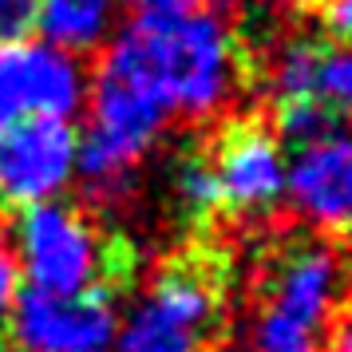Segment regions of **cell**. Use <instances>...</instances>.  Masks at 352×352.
<instances>
[{
  "label": "cell",
  "instance_id": "1",
  "mask_svg": "<svg viewBox=\"0 0 352 352\" xmlns=\"http://www.w3.org/2000/svg\"><path fill=\"white\" fill-rule=\"evenodd\" d=\"M107 56L151 83L170 119H210L238 87V40L206 8L127 20L107 40Z\"/></svg>",
  "mask_w": 352,
  "mask_h": 352
},
{
  "label": "cell",
  "instance_id": "2",
  "mask_svg": "<svg viewBox=\"0 0 352 352\" xmlns=\"http://www.w3.org/2000/svg\"><path fill=\"white\" fill-rule=\"evenodd\" d=\"M87 127L80 131L76 178L87 182L96 198H115L127 190L135 166L151 155L170 123V111L127 64L103 52L96 80L87 83Z\"/></svg>",
  "mask_w": 352,
  "mask_h": 352
},
{
  "label": "cell",
  "instance_id": "3",
  "mask_svg": "<svg viewBox=\"0 0 352 352\" xmlns=\"http://www.w3.org/2000/svg\"><path fill=\"white\" fill-rule=\"evenodd\" d=\"M218 309L222 293L206 265H166L127 317H119L111 352H206L218 329Z\"/></svg>",
  "mask_w": 352,
  "mask_h": 352
},
{
  "label": "cell",
  "instance_id": "4",
  "mask_svg": "<svg viewBox=\"0 0 352 352\" xmlns=\"http://www.w3.org/2000/svg\"><path fill=\"white\" fill-rule=\"evenodd\" d=\"M20 277L36 293H87L111 273L107 241L83 210L67 202L20 210L12 234Z\"/></svg>",
  "mask_w": 352,
  "mask_h": 352
},
{
  "label": "cell",
  "instance_id": "5",
  "mask_svg": "<svg viewBox=\"0 0 352 352\" xmlns=\"http://www.w3.org/2000/svg\"><path fill=\"white\" fill-rule=\"evenodd\" d=\"M80 131L64 119H20L0 135V210L60 202L76 182Z\"/></svg>",
  "mask_w": 352,
  "mask_h": 352
},
{
  "label": "cell",
  "instance_id": "6",
  "mask_svg": "<svg viewBox=\"0 0 352 352\" xmlns=\"http://www.w3.org/2000/svg\"><path fill=\"white\" fill-rule=\"evenodd\" d=\"M83 64L44 40H20L0 48V135L20 119H64L83 111Z\"/></svg>",
  "mask_w": 352,
  "mask_h": 352
},
{
  "label": "cell",
  "instance_id": "7",
  "mask_svg": "<svg viewBox=\"0 0 352 352\" xmlns=\"http://www.w3.org/2000/svg\"><path fill=\"white\" fill-rule=\"evenodd\" d=\"M20 352H111L119 333V305L111 289L87 293H36L20 289L8 313Z\"/></svg>",
  "mask_w": 352,
  "mask_h": 352
},
{
  "label": "cell",
  "instance_id": "8",
  "mask_svg": "<svg viewBox=\"0 0 352 352\" xmlns=\"http://www.w3.org/2000/svg\"><path fill=\"white\" fill-rule=\"evenodd\" d=\"M218 210L234 218H265L285 202L289 155L285 143L261 123H234L210 155Z\"/></svg>",
  "mask_w": 352,
  "mask_h": 352
},
{
  "label": "cell",
  "instance_id": "9",
  "mask_svg": "<svg viewBox=\"0 0 352 352\" xmlns=\"http://www.w3.org/2000/svg\"><path fill=\"white\" fill-rule=\"evenodd\" d=\"M285 202L320 234L352 238V123L293 151Z\"/></svg>",
  "mask_w": 352,
  "mask_h": 352
},
{
  "label": "cell",
  "instance_id": "10",
  "mask_svg": "<svg viewBox=\"0 0 352 352\" xmlns=\"http://www.w3.org/2000/svg\"><path fill=\"white\" fill-rule=\"evenodd\" d=\"M119 4L123 0H36V32L44 44L80 60L115 36Z\"/></svg>",
  "mask_w": 352,
  "mask_h": 352
},
{
  "label": "cell",
  "instance_id": "11",
  "mask_svg": "<svg viewBox=\"0 0 352 352\" xmlns=\"http://www.w3.org/2000/svg\"><path fill=\"white\" fill-rule=\"evenodd\" d=\"M320 336L324 329L265 301L250 329V352H324Z\"/></svg>",
  "mask_w": 352,
  "mask_h": 352
},
{
  "label": "cell",
  "instance_id": "12",
  "mask_svg": "<svg viewBox=\"0 0 352 352\" xmlns=\"http://www.w3.org/2000/svg\"><path fill=\"white\" fill-rule=\"evenodd\" d=\"M317 67H320V44L313 40H293L273 60V103H305L317 99ZM320 103V99H317Z\"/></svg>",
  "mask_w": 352,
  "mask_h": 352
},
{
  "label": "cell",
  "instance_id": "13",
  "mask_svg": "<svg viewBox=\"0 0 352 352\" xmlns=\"http://www.w3.org/2000/svg\"><path fill=\"white\" fill-rule=\"evenodd\" d=\"M317 99L344 123L352 119V44L320 48L317 67Z\"/></svg>",
  "mask_w": 352,
  "mask_h": 352
},
{
  "label": "cell",
  "instance_id": "14",
  "mask_svg": "<svg viewBox=\"0 0 352 352\" xmlns=\"http://www.w3.org/2000/svg\"><path fill=\"white\" fill-rule=\"evenodd\" d=\"M175 194H178V206L186 210L190 218H210L218 210V190H214V175H210V162L198 155V159H186L178 166L175 178Z\"/></svg>",
  "mask_w": 352,
  "mask_h": 352
},
{
  "label": "cell",
  "instance_id": "15",
  "mask_svg": "<svg viewBox=\"0 0 352 352\" xmlns=\"http://www.w3.org/2000/svg\"><path fill=\"white\" fill-rule=\"evenodd\" d=\"M36 32V0H0V48Z\"/></svg>",
  "mask_w": 352,
  "mask_h": 352
},
{
  "label": "cell",
  "instance_id": "16",
  "mask_svg": "<svg viewBox=\"0 0 352 352\" xmlns=\"http://www.w3.org/2000/svg\"><path fill=\"white\" fill-rule=\"evenodd\" d=\"M20 265H16V254H12V245L8 241H0V320H8L12 313V305L20 297Z\"/></svg>",
  "mask_w": 352,
  "mask_h": 352
},
{
  "label": "cell",
  "instance_id": "17",
  "mask_svg": "<svg viewBox=\"0 0 352 352\" xmlns=\"http://www.w3.org/2000/svg\"><path fill=\"white\" fill-rule=\"evenodd\" d=\"M317 12L340 44H352V0H317Z\"/></svg>",
  "mask_w": 352,
  "mask_h": 352
},
{
  "label": "cell",
  "instance_id": "18",
  "mask_svg": "<svg viewBox=\"0 0 352 352\" xmlns=\"http://www.w3.org/2000/svg\"><path fill=\"white\" fill-rule=\"evenodd\" d=\"M139 16H170V12H190L198 0H127Z\"/></svg>",
  "mask_w": 352,
  "mask_h": 352
},
{
  "label": "cell",
  "instance_id": "19",
  "mask_svg": "<svg viewBox=\"0 0 352 352\" xmlns=\"http://www.w3.org/2000/svg\"><path fill=\"white\" fill-rule=\"evenodd\" d=\"M333 352H352V305H349V313L340 317V324H336V336H333Z\"/></svg>",
  "mask_w": 352,
  "mask_h": 352
},
{
  "label": "cell",
  "instance_id": "20",
  "mask_svg": "<svg viewBox=\"0 0 352 352\" xmlns=\"http://www.w3.org/2000/svg\"><path fill=\"white\" fill-rule=\"evenodd\" d=\"M210 4H218V8H238V4H245V0H210Z\"/></svg>",
  "mask_w": 352,
  "mask_h": 352
}]
</instances>
